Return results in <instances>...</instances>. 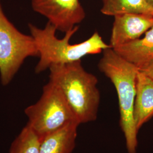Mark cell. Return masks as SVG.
I'll return each instance as SVG.
<instances>
[{
	"mask_svg": "<svg viewBox=\"0 0 153 153\" xmlns=\"http://www.w3.org/2000/svg\"><path fill=\"white\" fill-rule=\"evenodd\" d=\"M1 0H0V2H1Z\"/></svg>",
	"mask_w": 153,
	"mask_h": 153,
	"instance_id": "9a60e30c",
	"label": "cell"
},
{
	"mask_svg": "<svg viewBox=\"0 0 153 153\" xmlns=\"http://www.w3.org/2000/svg\"><path fill=\"white\" fill-rule=\"evenodd\" d=\"M133 115L138 131L153 117V79L139 70Z\"/></svg>",
	"mask_w": 153,
	"mask_h": 153,
	"instance_id": "ba28073f",
	"label": "cell"
},
{
	"mask_svg": "<svg viewBox=\"0 0 153 153\" xmlns=\"http://www.w3.org/2000/svg\"><path fill=\"white\" fill-rule=\"evenodd\" d=\"M99 71L113 83L119 100L120 126L128 153H137L138 132L134 120V105L138 69L109 47L103 51Z\"/></svg>",
	"mask_w": 153,
	"mask_h": 153,
	"instance_id": "3957f363",
	"label": "cell"
},
{
	"mask_svg": "<svg viewBox=\"0 0 153 153\" xmlns=\"http://www.w3.org/2000/svg\"><path fill=\"white\" fill-rule=\"evenodd\" d=\"M25 114L28 119L27 126L41 141L71 123H78L60 89L49 80L38 101L26 107Z\"/></svg>",
	"mask_w": 153,
	"mask_h": 153,
	"instance_id": "277c9868",
	"label": "cell"
},
{
	"mask_svg": "<svg viewBox=\"0 0 153 153\" xmlns=\"http://www.w3.org/2000/svg\"><path fill=\"white\" fill-rule=\"evenodd\" d=\"M153 79V62L138 69Z\"/></svg>",
	"mask_w": 153,
	"mask_h": 153,
	"instance_id": "4fadbf2b",
	"label": "cell"
},
{
	"mask_svg": "<svg viewBox=\"0 0 153 153\" xmlns=\"http://www.w3.org/2000/svg\"><path fill=\"white\" fill-rule=\"evenodd\" d=\"M80 124L73 122L44 137L40 153H71L76 146L77 129Z\"/></svg>",
	"mask_w": 153,
	"mask_h": 153,
	"instance_id": "30bf717a",
	"label": "cell"
},
{
	"mask_svg": "<svg viewBox=\"0 0 153 153\" xmlns=\"http://www.w3.org/2000/svg\"><path fill=\"white\" fill-rule=\"evenodd\" d=\"M39 57L33 36L19 31L7 18L0 3V79L9 85L25 60Z\"/></svg>",
	"mask_w": 153,
	"mask_h": 153,
	"instance_id": "5b68a950",
	"label": "cell"
},
{
	"mask_svg": "<svg viewBox=\"0 0 153 153\" xmlns=\"http://www.w3.org/2000/svg\"><path fill=\"white\" fill-rule=\"evenodd\" d=\"M147 3L153 8V0H146Z\"/></svg>",
	"mask_w": 153,
	"mask_h": 153,
	"instance_id": "5bb4252c",
	"label": "cell"
},
{
	"mask_svg": "<svg viewBox=\"0 0 153 153\" xmlns=\"http://www.w3.org/2000/svg\"><path fill=\"white\" fill-rule=\"evenodd\" d=\"M114 49L138 69L153 62V26L142 38Z\"/></svg>",
	"mask_w": 153,
	"mask_h": 153,
	"instance_id": "9c48e42d",
	"label": "cell"
},
{
	"mask_svg": "<svg viewBox=\"0 0 153 153\" xmlns=\"http://www.w3.org/2000/svg\"><path fill=\"white\" fill-rule=\"evenodd\" d=\"M28 28L38 50L39 60L35 69L38 74L49 69L52 66L81 60L85 56L99 54L111 47L97 31L83 42L71 44L70 40L78 30V26L66 32L62 39L57 38V29L49 22L43 28L31 23L28 24Z\"/></svg>",
	"mask_w": 153,
	"mask_h": 153,
	"instance_id": "6da1fadb",
	"label": "cell"
},
{
	"mask_svg": "<svg viewBox=\"0 0 153 153\" xmlns=\"http://www.w3.org/2000/svg\"><path fill=\"white\" fill-rule=\"evenodd\" d=\"M114 17L109 44L113 49L140 38L153 26V16L125 13Z\"/></svg>",
	"mask_w": 153,
	"mask_h": 153,
	"instance_id": "52a82bcc",
	"label": "cell"
},
{
	"mask_svg": "<svg viewBox=\"0 0 153 153\" xmlns=\"http://www.w3.org/2000/svg\"><path fill=\"white\" fill-rule=\"evenodd\" d=\"M41 140L27 125L11 144L9 153H40Z\"/></svg>",
	"mask_w": 153,
	"mask_h": 153,
	"instance_id": "7c38bea8",
	"label": "cell"
},
{
	"mask_svg": "<svg viewBox=\"0 0 153 153\" xmlns=\"http://www.w3.org/2000/svg\"><path fill=\"white\" fill-rule=\"evenodd\" d=\"M49 70V81L60 89L79 124L97 120L100 102L98 78L85 69L81 60Z\"/></svg>",
	"mask_w": 153,
	"mask_h": 153,
	"instance_id": "7a4b0ae2",
	"label": "cell"
},
{
	"mask_svg": "<svg viewBox=\"0 0 153 153\" xmlns=\"http://www.w3.org/2000/svg\"><path fill=\"white\" fill-rule=\"evenodd\" d=\"M101 13L114 16L125 13H136L153 16V8L146 0H102Z\"/></svg>",
	"mask_w": 153,
	"mask_h": 153,
	"instance_id": "8fae6325",
	"label": "cell"
},
{
	"mask_svg": "<svg viewBox=\"0 0 153 153\" xmlns=\"http://www.w3.org/2000/svg\"><path fill=\"white\" fill-rule=\"evenodd\" d=\"M31 6L62 33L78 26L86 17L79 0H31Z\"/></svg>",
	"mask_w": 153,
	"mask_h": 153,
	"instance_id": "8992f818",
	"label": "cell"
}]
</instances>
